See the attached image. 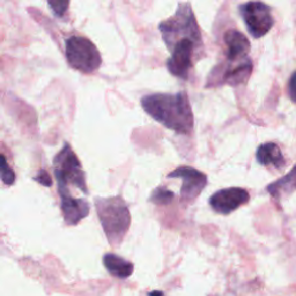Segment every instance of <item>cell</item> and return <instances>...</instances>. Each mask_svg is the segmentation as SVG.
<instances>
[{
  "instance_id": "obj_1",
  "label": "cell",
  "mask_w": 296,
  "mask_h": 296,
  "mask_svg": "<svg viewBox=\"0 0 296 296\" xmlns=\"http://www.w3.org/2000/svg\"><path fill=\"white\" fill-rule=\"evenodd\" d=\"M141 106L152 118L176 133L187 135L193 130V113L186 91L146 95Z\"/></svg>"
},
{
  "instance_id": "obj_2",
  "label": "cell",
  "mask_w": 296,
  "mask_h": 296,
  "mask_svg": "<svg viewBox=\"0 0 296 296\" xmlns=\"http://www.w3.org/2000/svg\"><path fill=\"white\" fill-rule=\"evenodd\" d=\"M95 207L108 241L113 245H118L131 226V214L126 203L121 195L96 198Z\"/></svg>"
},
{
  "instance_id": "obj_3",
  "label": "cell",
  "mask_w": 296,
  "mask_h": 296,
  "mask_svg": "<svg viewBox=\"0 0 296 296\" xmlns=\"http://www.w3.org/2000/svg\"><path fill=\"white\" fill-rule=\"evenodd\" d=\"M159 30L169 51L176 43L183 39H190L199 45H203L201 30L190 3L178 4V9L174 17L160 23Z\"/></svg>"
},
{
  "instance_id": "obj_4",
  "label": "cell",
  "mask_w": 296,
  "mask_h": 296,
  "mask_svg": "<svg viewBox=\"0 0 296 296\" xmlns=\"http://www.w3.org/2000/svg\"><path fill=\"white\" fill-rule=\"evenodd\" d=\"M54 173L57 179L58 190H69L67 186L73 185L85 194L88 193L85 171L70 143H64L61 152L55 157Z\"/></svg>"
},
{
  "instance_id": "obj_5",
  "label": "cell",
  "mask_w": 296,
  "mask_h": 296,
  "mask_svg": "<svg viewBox=\"0 0 296 296\" xmlns=\"http://www.w3.org/2000/svg\"><path fill=\"white\" fill-rule=\"evenodd\" d=\"M67 63L74 70L89 74L101 66L102 58L95 44L82 36H71L65 42Z\"/></svg>"
},
{
  "instance_id": "obj_6",
  "label": "cell",
  "mask_w": 296,
  "mask_h": 296,
  "mask_svg": "<svg viewBox=\"0 0 296 296\" xmlns=\"http://www.w3.org/2000/svg\"><path fill=\"white\" fill-rule=\"evenodd\" d=\"M243 21L254 38H261L272 29L274 19L271 7L262 2L244 3L239 6Z\"/></svg>"
},
{
  "instance_id": "obj_7",
  "label": "cell",
  "mask_w": 296,
  "mask_h": 296,
  "mask_svg": "<svg viewBox=\"0 0 296 296\" xmlns=\"http://www.w3.org/2000/svg\"><path fill=\"white\" fill-rule=\"evenodd\" d=\"M203 45L190 41L183 39L176 43L170 50V58L167 61V69L174 77L187 80L190 77V71L193 67L194 58L199 55Z\"/></svg>"
},
{
  "instance_id": "obj_8",
  "label": "cell",
  "mask_w": 296,
  "mask_h": 296,
  "mask_svg": "<svg viewBox=\"0 0 296 296\" xmlns=\"http://www.w3.org/2000/svg\"><path fill=\"white\" fill-rule=\"evenodd\" d=\"M253 72V62L248 57L241 62L228 63L219 65L211 72L207 87L218 85L238 86L245 83Z\"/></svg>"
},
{
  "instance_id": "obj_9",
  "label": "cell",
  "mask_w": 296,
  "mask_h": 296,
  "mask_svg": "<svg viewBox=\"0 0 296 296\" xmlns=\"http://www.w3.org/2000/svg\"><path fill=\"white\" fill-rule=\"evenodd\" d=\"M168 178H178L183 182L181 187V202L189 205L199 197L207 185V176L192 167L181 166L168 175Z\"/></svg>"
},
{
  "instance_id": "obj_10",
  "label": "cell",
  "mask_w": 296,
  "mask_h": 296,
  "mask_svg": "<svg viewBox=\"0 0 296 296\" xmlns=\"http://www.w3.org/2000/svg\"><path fill=\"white\" fill-rule=\"evenodd\" d=\"M250 194L242 187H227L219 190L211 195L210 206L220 214H230L245 204L249 203Z\"/></svg>"
},
{
  "instance_id": "obj_11",
  "label": "cell",
  "mask_w": 296,
  "mask_h": 296,
  "mask_svg": "<svg viewBox=\"0 0 296 296\" xmlns=\"http://www.w3.org/2000/svg\"><path fill=\"white\" fill-rule=\"evenodd\" d=\"M58 193L61 195V209L66 225L75 226L88 217L90 206L87 201L72 197L69 190H58Z\"/></svg>"
},
{
  "instance_id": "obj_12",
  "label": "cell",
  "mask_w": 296,
  "mask_h": 296,
  "mask_svg": "<svg viewBox=\"0 0 296 296\" xmlns=\"http://www.w3.org/2000/svg\"><path fill=\"white\" fill-rule=\"evenodd\" d=\"M223 39L227 46L226 58L228 63L241 62L248 58L250 51V42L241 31L235 29L228 30Z\"/></svg>"
},
{
  "instance_id": "obj_13",
  "label": "cell",
  "mask_w": 296,
  "mask_h": 296,
  "mask_svg": "<svg viewBox=\"0 0 296 296\" xmlns=\"http://www.w3.org/2000/svg\"><path fill=\"white\" fill-rule=\"evenodd\" d=\"M257 162L263 166H273L280 169L286 165L285 158L280 147L274 142H266L258 147L256 152Z\"/></svg>"
},
{
  "instance_id": "obj_14",
  "label": "cell",
  "mask_w": 296,
  "mask_h": 296,
  "mask_svg": "<svg viewBox=\"0 0 296 296\" xmlns=\"http://www.w3.org/2000/svg\"><path fill=\"white\" fill-rule=\"evenodd\" d=\"M266 190L269 191L272 198H274L278 202L281 201L282 198L294 193L296 191V165L287 175L279 178L274 183L270 184Z\"/></svg>"
},
{
  "instance_id": "obj_15",
  "label": "cell",
  "mask_w": 296,
  "mask_h": 296,
  "mask_svg": "<svg viewBox=\"0 0 296 296\" xmlns=\"http://www.w3.org/2000/svg\"><path fill=\"white\" fill-rule=\"evenodd\" d=\"M103 264L111 275L119 279L131 277L134 270L133 264L115 254H106L103 257Z\"/></svg>"
},
{
  "instance_id": "obj_16",
  "label": "cell",
  "mask_w": 296,
  "mask_h": 296,
  "mask_svg": "<svg viewBox=\"0 0 296 296\" xmlns=\"http://www.w3.org/2000/svg\"><path fill=\"white\" fill-rule=\"evenodd\" d=\"M0 179L6 185H13L15 182V173L6 161V158L0 154Z\"/></svg>"
},
{
  "instance_id": "obj_17",
  "label": "cell",
  "mask_w": 296,
  "mask_h": 296,
  "mask_svg": "<svg viewBox=\"0 0 296 296\" xmlns=\"http://www.w3.org/2000/svg\"><path fill=\"white\" fill-rule=\"evenodd\" d=\"M174 199V193L169 190H167L166 187L160 186L158 189H155L152 193L150 202H153L157 205H167Z\"/></svg>"
},
{
  "instance_id": "obj_18",
  "label": "cell",
  "mask_w": 296,
  "mask_h": 296,
  "mask_svg": "<svg viewBox=\"0 0 296 296\" xmlns=\"http://www.w3.org/2000/svg\"><path fill=\"white\" fill-rule=\"evenodd\" d=\"M47 4L57 17H63L70 5L69 2H49Z\"/></svg>"
},
{
  "instance_id": "obj_19",
  "label": "cell",
  "mask_w": 296,
  "mask_h": 296,
  "mask_svg": "<svg viewBox=\"0 0 296 296\" xmlns=\"http://www.w3.org/2000/svg\"><path fill=\"white\" fill-rule=\"evenodd\" d=\"M34 179L35 181H37L39 184H41V185L46 186V187H51L53 186V183H54L53 178H51L49 173H47V171L44 170V169L39 170Z\"/></svg>"
},
{
  "instance_id": "obj_20",
  "label": "cell",
  "mask_w": 296,
  "mask_h": 296,
  "mask_svg": "<svg viewBox=\"0 0 296 296\" xmlns=\"http://www.w3.org/2000/svg\"><path fill=\"white\" fill-rule=\"evenodd\" d=\"M288 94H289L291 101L296 103V71L289 79V83H288Z\"/></svg>"
},
{
  "instance_id": "obj_21",
  "label": "cell",
  "mask_w": 296,
  "mask_h": 296,
  "mask_svg": "<svg viewBox=\"0 0 296 296\" xmlns=\"http://www.w3.org/2000/svg\"><path fill=\"white\" fill-rule=\"evenodd\" d=\"M148 296H163V293L159 290H154V291H151V293H148Z\"/></svg>"
}]
</instances>
